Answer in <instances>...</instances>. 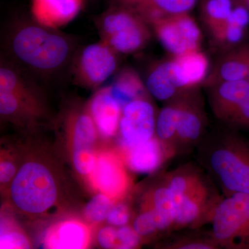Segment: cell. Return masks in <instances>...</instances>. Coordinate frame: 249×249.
Listing matches in <instances>:
<instances>
[{
  "mask_svg": "<svg viewBox=\"0 0 249 249\" xmlns=\"http://www.w3.org/2000/svg\"><path fill=\"white\" fill-rule=\"evenodd\" d=\"M10 194L19 211L29 214H42L56 202L58 190L48 168L31 161L23 165L16 173Z\"/></svg>",
  "mask_w": 249,
  "mask_h": 249,
  "instance_id": "277c9868",
  "label": "cell"
},
{
  "mask_svg": "<svg viewBox=\"0 0 249 249\" xmlns=\"http://www.w3.org/2000/svg\"><path fill=\"white\" fill-rule=\"evenodd\" d=\"M130 219V211L125 204L119 203L113 205L108 213L107 220L114 227H124L127 225Z\"/></svg>",
  "mask_w": 249,
  "mask_h": 249,
  "instance_id": "d6a6232c",
  "label": "cell"
},
{
  "mask_svg": "<svg viewBox=\"0 0 249 249\" xmlns=\"http://www.w3.org/2000/svg\"><path fill=\"white\" fill-rule=\"evenodd\" d=\"M1 237H0V248L1 249H29V241L17 230L6 229L1 228Z\"/></svg>",
  "mask_w": 249,
  "mask_h": 249,
  "instance_id": "4dcf8cb0",
  "label": "cell"
},
{
  "mask_svg": "<svg viewBox=\"0 0 249 249\" xmlns=\"http://www.w3.org/2000/svg\"><path fill=\"white\" fill-rule=\"evenodd\" d=\"M69 124L71 129L73 149L93 148L98 131L89 111L73 113Z\"/></svg>",
  "mask_w": 249,
  "mask_h": 249,
  "instance_id": "484cf974",
  "label": "cell"
},
{
  "mask_svg": "<svg viewBox=\"0 0 249 249\" xmlns=\"http://www.w3.org/2000/svg\"><path fill=\"white\" fill-rule=\"evenodd\" d=\"M150 27L171 55L201 49L202 33L191 13L161 18L152 22Z\"/></svg>",
  "mask_w": 249,
  "mask_h": 249,
  "instance_id": "30bf717a",
  "label": "cell"
},
{
  "mask_svg": "<svg viewBox=\"0 0 249 249\" xmlns=\"http://www.w3.org/2000/svg\"><path fill=\"white\" fill-rule=\"evenodd\" d=\"M89 229L82 222L67 220L55 224L46 234L44 245L54 249H82L89 245Z\"/></svg>",
  "mask_w": 249,
  "mask_h": 249,
  "instance_id": "ac0fdd59",
  "label": "cell"
},
{
  "mask_svg": "<svg viewBox=\"0 0 249 249\" xmlns=\"http://www.w3.org/2000/svg\"><path fill=\"white\" fill-rule=\"evenodd\" d=\"M96 155L93 148L73 149V162L78 173L89 176L96 165Z\"/></svg>",
  "mask_w": 249,
  "mask_h": 249,
  "instance_id": "f546056e",
  "label": "cell"
},
{
  "mask_svg": "<svg viewBox=\"0 0 249 249\" xmlns=\"http://www.w3.org/2000/svg\"><path fill=\"white\" fill-rule=\"evenodd\" d=\"M196 150L199 166L223 196H249V142L240 132L227 127L208 132Z\"/></svg>",
  "mask_w": 249,
  "mask_h": 249,
  "instance_id": "7a4b0ae2",
  "label": "cell"
},
{
  "mask_svg": "<svg viewBox=\"0 0 249 249\" xmlns=\"http://www.w3.org/2000/svg\"><path fill=\"white\" fill-rule=\"evenodd\" d=\"M201 20L213 40L225 27L230 17L234 0H199Z\"/></svg>",
  "mask_w": 249,
  "mask_h": 249,
  "instance_id": "d4e9b609",
  "label": "cell"
},
{
  "mask_svg": "<svg viewBox=\"0 0 249 249\" xmlns=\"http://www.w3.org/2000/svg\"><path fill=\"white\" fill-rule=\"evenodd\" d=\"M165 106L157 114L155 137L165 149L169 159L177 155V123H178V101L176 97L165 103Z\"/></svg>",
  "mask_w": 249,
  "mask_h": 249,
  "instance_id": "603a6c76",
  "label": "cell"
},
{
  "mask_svg": "<svg viewBox=\"0 0 249 249\" xmlns=\"http://www.w3.org/2000/svg\"><path fill=\"white\" fill-rule=\"evenodd\" d=\"M163 247V249H220L211 231H197V229L179 235L169 236V239Z\"/></svg>",
  "mask_w": 249,
  "mask_h": 249,
  "instance_id": "4316f807",
  "label": "cell"
},
{
  "mask_svg": "<svg viewBox=\"0 0 249 249\" xmlns=\"http://www.w3.org/2000/svg\"><path fill=\"white\" fill-rule=\"evenodd\" d=\"M145 84L150 95L164 103L171 101L181 93L170 74L168 58L152 65L147 71Z\"/></svg>",
  "mask_w": 249,
  "mask_h": 249,
  "instance_id": "7402d4cb",
  "label": "cell"
},
{
  "mask_svg": "<svg viewBox=\"0 0 249 249\" xmlns=\"http://www.w3.org/2000/svg\"><path fill=\"white\" fill-rule=\"evenodd\" d=\"M89 178L91 184L99 193L112 199L124 196L130 184L121 160L111 153L96 155V165Z\"/></svg>",
  "mask_w": 249,
  "mask_h": 249,
  "instance_id": "7c38bea8",
  "label": "cell"
},
{
  "mask_svg": "<svg viewBox=\"0 0 249 249\" xmlns=\"http://www.w3.org/2000/svg\"><path fill=\"white\" fill-rule=\"evenodd\" d=\"M249 42H244L226 51L211 68L204 85L206 88L223 83L248 78Z\"/></svg>",
  "mask_w": 249,
  "mask_h": 249,
  "instance_id": "9a60e30c",
  "label": "cell"
},
{
  "mask_svg": "<svg viewBox=\"0 0 249 249\" xmlns=\"http://www.w3.org/2000/svg\"><path fill=\"white\" fill-rule=\"evenodd\" d=\"M235 1L243 5L249 11V0H235Z\"/></svg>",
  "mask_w": 249,
  "mask_h": 249,
  "instance_id": "d590c367",
  "label": "cell"
},
{
  "mask_svg": "<svg viewBox=\"0 0 249 249\" xmlns=\"http://www.w3.org/2000/svg\"><path fill=\"white\" fill-rule=\"evenodd\" d=\"M16 166L12 162L4 160L0 163V181L6 183L16 176Z\"/></svg>",
  "mask_w": 249,
  "mask_h": 249,
  "instance_id": "e575fe53",
  "label": "cell"
},
{
  "mask_svg": "<svg viewBox=\"0 0 249 249\" xmlns=\"http://www.w3.org/2000/svg\"><path fill=\"white\" fill-rule=\"evenodd\" d=\"M113 206L112 199L99 193L87 204L84 209V216L91 223H99L107 219L108 213Z\"/></svg>",
  "mask_w": 249,
  "mask_h": 249,
  "instance_id": "83f0119b",
  "label": "cell"
},
{
  "mask_svg": "<svg viewBox=\"0 0 249 249\" xmlns=\"http://www.w3.org/2000/svg\"><path fill=\"white\" fill-rule=\"evenodd\" d=\"M119 54L103 41L77 50L71 63L73 80L88 88H97L117 73Z\"/></svg>",
  "mask_w": 249,
  "mask_h": 249,
  "instance_id": "52a82bcc",
  "label": "cell"
},
{
  "mask_svg": "<svg viewBox=\"0 0 249 249\" xmlns=\"http://www.w3.org/2000/svg\"><path fill=\"white\" fill-rule=\"evenodd\" d=\"M108 87L109 93L124 107L134 100L150 95L139 73L130 67L118 71Z\"/></svg>",
  "mask_w": 249,
  "mask_h": 249,
  "instance_id": "44dd1931",
  "label": "cell"
},
{
  "mask_svg": "<svg viewBox=\"0 0 249 249\" xmlns=\"http://www.w3.org/2000/svg\"><path fill=\"white\" fill-rule=\"evenodd\" d=\"M95 23L101 40L119 55L142 50L153 33L150 24L135 10L120 3L98 16Z\"/></svg>",
  "mask_w": 249,
  "mask_h": 249,
  "instance_id": "3957f363",
  "label": "cell"
},
{
  "mask_svg": "<svg viewBox=\"0 0 249 249\" xmlns=\"http://www.w3.org/2000/svg\"><path fill=\"white\" fill-rule=\"evenodd\" d=\"M199 0H121L135 10L149 24L174 15L189 14Z\"/></svg>",
  "mask_w": 249,
  "mask_h": 249,
  "instance_id": "d6986e66",
  "label": "cell"
},
{
  "mask_svg": "<svg viewBox=\"0 0 249 249\" xmlns=\"http://www.w3.org/2000/svg\"><path fill=\"white\" fill-rule=\"evenodd\" d=\"M142 237L133 228L125 225L117 229V246L116 249H135L140 245Z\"/></svg>",
  "mask_w": 249,
  "mask_h": 249,
  "instance_id": "1f68e13d",
  "label": "cell"
},
{
  "mask_svg": "<svg viewBox=\"0 0 249 249\" xmlns=\"http://www.w3.org/2000/svg\"><path fill=\"white\" fill-rule=\"evenodd\" d=\"M144 206L153 211L160 232H173L176 217V200L164 179L147 196Z\"/></svg>",
  "mask_w": 249,
  "mask_h": 249,
  "instance_id": "ffe728a7",
  "label": "cell"
},
{
  "mask_svg": "<svg viewBox=\"0 0 249 249\" xmlns=\"http://www.w3.org/2000/svg\"><path fill=\"white\" fill-rule=\"evenodd\" d=\"M247 79H248L249 80V74L248 78H247Z\"/></svg>",
  "mask_w": 249,
  "mask_h": 249,
  "instance_id": "8d00e7d4",
  "label": "cell"
},
{
  "mask_svg": "<svg viewBox=\"0 0 249 249\" xmlns=\"http://www.w3.org/2000/svg\"><path fill=\"white\" fill-rule=\"evenodd\" d=\"M85 0H31V15L37 24L59 29L80 14Z\"/></svg>",
  "mask_w": 249,
  "mask_h": 249,
  "instance_id": "5bb4252c",
  "label": "cell"
},
{
  "mask_svg": "<svg viewBox=\"0 0 249 249\" xmlns=\"http://www.w3.org/2000/svg\"><path fill=\"white\" fill-rule=\"evenodd\" d=\"M98 244L103 249H116L117 230L115 228L106 227L101 229L97 236Z\"/></svg>",
  "mask_w": 249,
  "mask_h": 249,
  "instance_id": "836d02e7",
  "label": "cell"
},
{
  "mask_svg": "<svg viewBox=\"0 0 249 249\" xmlns=\"http://www.w3.org/2000/svg\"><path fill=\"white\" fill-rule=\"evenodd\" d=\"M209 177L177 201L173 232L183 229L199 230L211 223L216 208L224 196L218 193Z\"/></svg>",
  "mask_w": 249,
  "mask_h": 249,
  "instance_id": "9c48e42d",
  "label": "cell"
},
{
  "mask_svg": "<svg viewBox=\"0 0 249 249\" xmlns=\"http://www.w3.org/2000/svg\"><path fill=\"white\" fill-rule=\"evenodd\" d=\"M157 117L155 107L147 97L134 100L126 105L119 128L124 148L153 138Z\"/></svg>",
  "mask_w": 249,
  "mask_h": 249,
  "instance_id": "8fae6325",
  "label": "cell"
},
{
  "mask_svg": "<svg viewBox=\"0 0 249 249\" xmlns=\"http://www.w3.org/2000/svg\"><path fill=\"white\" fill-rule=\"evenodd\" d=\"M88 110L98 133L104 138L114 137L119 131L123 107L111 96L107 86L101 88L93 95Z\"/></svg>",
  "mask_w": 249,
  "mask_h": 249,
  "instance_id": "2e32d148",
  "label": "cell"
},
{
  "mask_svg": "<svg viewBox=\"0 0 249 249\" xmlns=\"http://www.w3.org/2000/svg\"><path fill=\"white\" fill-rule=\"evenodd\" d=\"M206 89L216 119L227 128L249 132V80L223 82Z\"/></svg>",
  "mask_w": 249,
  "mask_h": 249,
  "instance_id": "8992f818",
  "label": "cell"
},
{
  "mask_svg": "<svg viewBox=\"0 0 249 249\" xmlns=\"http://www.w3.org/2000/svg\"><path fill=\"white\" fill-rule=\"evenodd\" d=\"M211 234L219 248L249 249V196H224L211 219Z\"/></svg>",
  "mask_w": 249,
  "mask_h": 249,
  "instance_id": "5b68a950",
  "label": "cell"
},
{
  "mask_svg": "<svg viewBox=\"0 0 249 249\" xmlns=\"http://www.w3.org/2000/svg\"><path fill=\"white\" fill-rule=\"evenodd\" d=\"M124 160L132 171L150 173L158 169L165 160H170L157 137L132 147H124Z\"/></svg>",
  "mask_w": 249,
  "mask_h": 249,
  "instance_id": "e0dca14e",
  "label": "cell"
},
{
  "mask_svg": "<svg viewBox=\"0 0 249 249\" xmlns=\"http://www.w3.org/2000/svg\"><path fill=\"white\" fill-rule=\"evenodd\" d=\"M207 178V174L199 165L187 163L165 174L163 179L173 193L177 204V201L181 196Z\"/></svg>",
  "mask_w": 249,
  "mask_h": 249,
  "instance_id": "cb8c5ba5",
  "label": "cell"
},
{
  "mask_svg": "<svg viewBox=\"0 0 249 249\" xmlns=\"http://www.w3.org/2000/svg\"><path fill=\"white\" fill-rule=\"evenodd\" d=\"M168 60L170 74L181 92L204 85L211 70L209 57L201 49L172 55Z\"/></svg>",
  "mask_w": 249,
  "mask_h": 249,
  "instance_id": "4fadbf2b",
  "label": "cell"
},
{
  "mask_svg": "<svg viewBox=\"0 0 249 249\" xmlns=\"http://www.w3.org/2000/svg\"><path fill=\"white\" fill-rule=\"evenodd\" d=\"M119 1H121V0H119Z\"/></svg>",
  "mask_w": 249,
  "mask_h": 249,
  "instance_id": "74e56055",
  "label": "cell"
},
{
  "mask_svg": "<svg viewBox=\"0 0 249 249\" xmlns=\"http://www.w3.org/2000/svg\"><path fill=\"white\" fill-rule=\"evenodd\" d=\"M178 101L177 154L196 147L208 132L207 114L199 88L185 90L176 96Z\"/></svg>",
  "mask_w": 249,
  "mask_h": 249,
  "instance_id": "ba28073f",
  "label": "cell"
},
{
  "mask_svg": "<svg viewBox=\"0 0 249 249\" xmlns=\"http://www.w3.org/2000/svg\"><path fill=\"white\" fill-rule=\"evenodd\" d=\"M6 47L10 61L23 71L46 78L71 66L77 52L75 40L70 36L34 19L14 23L6 37Z\"/></svg>",
  "mask_w": 249,
  "mask_h": 249,
  "instance_id": "6da1fadb",
  "label": "cell"
},
{
  "mask_svg": "<svg viewBox=\"0 0 249 249\" xmlns=\"http://www.w3.org/2000/svg\"><path fill=\"white\" fill-rule=\"evenodd\" d=\"M132 228L141 237L160 232L153 211L146 206H143L142 212L134 219Z\"/></svg>",
  "mask_w": 249,
  "mask_h": 249,
  "instance_id": "f1b7e54d",
  "label": "cell"
}]
</instances>
